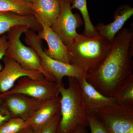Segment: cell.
Returning a JSON list of instances; mask_svg holds the SVG:
<instances>
[{"label":"cell","mask_w":133,"mask_h":133,"mask_svg":"<svg viewBox=\"0 0 133 133\" xmlns=\"http://www.w3.org/2000/svg\"><path fill=\"white\" fill-rule=\"evenodd\" d=\"M133 31L123 28L111 43L104 58L86 72L87 80L103 95L114 97L133 77Z\"/></svg>","instance_id":"cell-1"},{"label":"cell","mask_w":133,"mask_h":133,"mask_svg":"<svg viewBox=\"0 0 133 133\" xmlns=\"http://www.w3.org/2000/svg\"><path fill=\"white\" fill-rule=\"evenodd\" d=\"M60 118L57 133H71L88 127L87 112L78 79L69 77V86H59Z\"/></svg>","instance_id":"cell-2"},{"label":"cell","mask_w":133,"mask_h":133,"mask_svg":"<svg viewBox=\"0 0 133 133\" xmlns=\"http://www.w3.org/2000/svg\"><path fill=\"white\" fill-rule=\"evenodd\" d=\"M111 44L99 35L80 34L71 45L67 47L71 64L77 65L87 72L104 58Z\"/></svg>","instance_id":"cell-3"},{"label":"cell","mask_w":133,"mask_h":133,"mask_svg":"<svg viewBox=\"0 0 133 133\" xmlns=\"http://www.w3.org/2000/svg\"><path fill=\"white\" fill-rule=\"evenodd\" d=\"M29 29L26 26H19L14 27L8 31L6 36L8 46L5 57L14 59L23 69L39 72L45 78L56 82L44 69L37 53L21 41L22 35Z\"/></svg>","instance_id":"cell-4"},{"label":"cell","mask_w":133,"mask_h":133,"mask_svg":"<svg viewBox=\"0 0 133 133\" xmlns=\"http://www.w3.org/2000/svg\"><path fill=\"white\" fill-rule=\"evenodd\" d=\"M24 34L26 44L37 53L44 69L58 85L63 84V79L65 77L78 79L85 76L86 72L77 65L58 61L48 56L44 52L42 40L35 31L29 29Z\"/></svg>","instance_id":"cell-5"},{"label":"cell","mask_w":133,"mask_h":133,"mask_svg":"<svg viewBox=\"0 0 133 133\" xmlns=\"http://www.w3.org/2000/svg\"><path fill=\"white\" fill-rule=\"evenodd\" d=\"M93 114L109 133H133V104L116 101Z\"/></svg>","instance_id":"cell-6"},{"label":"cell","mask_w":133,"mask_h":133,"mask_svg":"<svg viewBox=\"0 0 133 133\" xmlns=\"http://www.w3.org/2000/svg\"><path fill=\"white\" fill-rule=\"evenodd\" d=\"M59 87L57 83L45 77L35 79L24 77L19 79L11 90L0 94V96L2 98L11 94H22L44 101L59 96Z\"/></svg>","instance_id":"cell-7"},{"label":"cell","mask_w":133,"mask_h":133,"mask_svg":"<svg viewBox=\"0 0 133 133\" xmlns=\"http://www.w3.org/2000/svg\"><path fill=\"white\" fill-rule=\"evenodd\" d=\"M59 3V15L51 27L68 47L80 36L77 29L81 26V21L78 16L72 13L70 2H63Z\"/></svg>","instance_id":"cell-8"},{"label":"cell","mask_w":133,"mask_h":133,"mask_svg":"<svg viewBox=\"0 0 133 133\" xmlns=\"http://www.w3.org/2000/svg\"><path fill=\"white\" fill-rule=\"evenodd\" d=\"M4 66L0 71V94L8 91L21 78L28 77L35 79L44 77L42 73L35 71L23 69L14 59L4 57Z\"/></svg>","instance_id":"cell-9"},{"label":"cell","mask_w":133,"mask_h":133,"mask_svg":"<svg viewBox=\"0 0 133 133\" xmlns=\"http://www.w3.org/2000/svg\"><path fill=\"white\" fill-rule=\"evenodd\" d=\"M3 104L12 117L26 121L33 116L44 101L22 94H13L2 98Z\"/></svg>","instance_id":"cell-10"},{"label":"cell","mask_w":133,"mask_h":133,"mask_svg":"<svg viewBox=\"0 0 133 133\" xmlns=\"http://www.w3.org/2000/svg\"><path fill=\"white\" fill-rule=\"evenodd\" d=\"M42 26L37 35L41 40H44L48 45V49H44V52L53 59L71 64L68 48L51 27L41 20L37 19Z\"/></svg>","instance_id":"cell-11"},{"label":"cell","mask_w":133,"mask_h":133,"mask_svg":"<svg viewBox=\"0 0 133 133\" xmlns=\"http://www.w3.org/2000/svg\"><path fill=\"white\" fill-rule=\"evenodd\" d=\"M77 79L87 113H93L95 110L116 102L115 98L103 95L88 83L86 75Z\"/></svg>","instance_id":"cell-12"},{"label":"cell","mask_w":133,"mask_h":133,"mask_svg":"<svg viewBox=\"0 0 133 133\" xmlns=\"http://www.w3.org/2000/svg\"><path fill=\"white\" fill-rule=\"evenodd\" d=\"M60 96L44 101L33 116L25 121L35 133H38L60 111Z\"/></svg>","instance_id":"cell-13"},{"label":"cell","mask_w":133,"mask_h":133,"mask_svg":"<svg viewBox=\"0 0 133 133\" xmlns=\"http://www.w3.org/2000/svg\"><path fill=\"white\" fill-rule=\"evenodd\" d=\"M133 15L132 7L128 5H122L115 11L113 21L107 24H99L95 26L98 35L105 38L111 43L116 34Z\"/></svg>","instance_id":"cell-14"},{"label":"cell","mask_w":133,"mask_h":133,"mask_svg":"<svg viewBox=\"0 0 133 133\" xmlns=\"http://www.w3.org/2000/svg\"><path fill=\"white\" fill-rule=\"evenodd\" d=\"M26 26L30 30L38 31L42 26L34 15H22L12 12H0V36L16 26Z\"/></svg>","instance_id":"cell-15"},{"label":"cell","mask_w":133,"mask_h":133,"mask_svg":"<svg viewBox=\"0 0 133 133\" xmlns=\"http://www.w3.org/2000/svg\"><path fill=\"white\" fill-rule=\"evenodd\" d=\"M31 5L33 15L36 19L50 27L59 15L60 3L57 0H33Z\"/></svg>","instance_id":"cell-16"},{"label":"cell","mask_w":133,"mask_h":133,"mask_svg":"<svg viewBox=\"0 0 133 133\" xmlns=\"http://www.w3.org/2000/svg\"><path fill=\"white\" fill-rule=\"evenodd\" d=\"M0 12L22 15H33L31 3L24 0H0Z\"/></svg>","instance_id":"cell-17"},{"label":"cell","mask_w":133,"mask_h":133,"mask_svg":"<svg viewBox=\"0 0 133 133\" xmlns=\"http://www.w3.org/2000/svg\"><path fill=\"white\" fill-rule=\"evenodd\" d=\"M71 5L72 9L78 10L82 15L85 25L84 34L88 36L98 35L89 16L87 0H71Z\"/></svg>","instance_id":"cell-18"},{"label":"cell","mask_w":133,"mask_h":133,"mask_svg":"<svg viewBox=\"0 0 133 133\" xmlns=\"http://www.w3.org/2000/svg\"><path fill=\"white\" fill-rule=\"evenodd\" d=\"M114 97L118 102L133 104V77L122 85Z\"/></svg>","instance_id":"cell-19"},{"label":"cell","mask_w":133,"mask_h":133,"mask_svg":"<svg viewBox=\"0 0 133 133\" xmlns=\"http://www.w3.org/2000/svg\"><path fill=\"white\" fill-rule=\"evenodd\" d=\"M29 127L23 119L12 117L0 126V133H18Z\"/></svg>","instance_id":"cell-20"},{"label":"cell","mask_w":133,"mask_h":133,"mask_svg":"<svg viewBox=\"0 0 133 133\" xmlns=\"http://www.w3.org/2000/svg\"><path fill=\"white\" fill-rule=\"evenodd\" d=\"M87 119L91 133H109L104 125L93 113L87 114Z\"/></svg>","instance_id":"cell-21"},{"label":"cell","mask_w":133,"mask_h":133,"mask_svg":"<svg viewBox=\"0 0 133 133\" xmlns=\"http://www.w3.org/2000/svg\"><path fill=\"white\" fill-rule=\"evenodd\" d=\"M60 118V111L41 128L37 133H57Z\"/></svg>","instance_id":"cell-22"},{"label":"cell","mask_w":133,"mask_h":133,"mask_svg":"<svg viewBox=\"0 0 133 133\" xmlns=\"http://www.w3.org/2000/svg\"><path fill=\"white\" fill-rule=\"evenodd\" d=\"M8 43L6 35H4L0 36V61L5 56L7 49ZM2 65L0 64V71L2 70Z\"/></svg>","instance_id":"cell-23"},{"label":"cell","mask_w":133,"mask_h":133,"mask_svg":"<svg viewBox=\"0 0 133 133\" xmlns=\"http://www.w3.org/2000/svg\"><path fill=\"white\" fill-rule=\"evenodd\" d=\"M12 118L7 108L2 103L0 105V126Z\"/></svg>","instance_id":"cell-24"},{"label":"cell","mask_w":133,"mask_h":133,"mask_svg":"<svg viewBox=\"0 0 133 133\" xmlns=\"http://www.w3.org/2000/svg\"><path fill=\"white\" fill-rule=\"evenodd\" d=\"M71 133H87L85 128L80 127Z\"/></svg>","instance_id":"cell-25"},{"label":"cell","mask_w":133,"mask_h":133,"mask_svg":"<svg viewBox=\"0 0 133 133\" xmlns=\"http://www.w3.org/2000/svg\"><path fill=\"white\" fill-rule=\"evenodd\" d=\"M18 133H35V132L30 128L29 127Z\"/></svg>","instance_id":"cell-26"},{"label":"cell","mask_w":133,"mask_h":133,"mask_svg":"<svg viewBox=\"0 0 133 133\" xmlns=\"http://www.w3.org/2000/svg\"><path fill=\"white\" fill-rule=\"evenodd\" d=\"M60 3V2H71V0H57Z\"/></svg>","instance_id":"cell-27"},{"label":"cell","mask_w":133,"mask_h":133,"mask_svg":"<svg viewBox=\"0 0 133 133\" xmlns=\"http://www.w3.org/2000/svg\"><path fill=\"white\" fill-rule=\"evenodd\" d=\"M24 1L26 2L30 3H31L33 1V0H24Z\"/></svg>","instance_id":"cell-28"},{"label":"cell","mask_w":133,"mask_h":133,"mask_svg":"<svg viewBox=\"0 0 133 133\" xmlns=\"http://www.w3.org/2000/svg\"><path fill=\"white\" fill-rule=\"evenodd\" d=\"M3 102V100L2 99V98L1 97V96H0V105L2 104Z\"/></svg>","instance_id":"cell-29"}]
</instances>
